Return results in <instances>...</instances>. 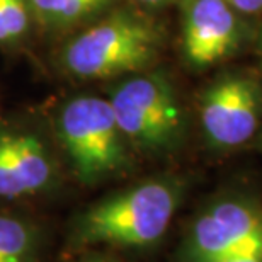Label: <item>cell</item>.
Here are the masks:
<instances>
[{"instance_id":"obj_15","label":"cell","mask_w":262,"mask_h":262,"mask_svg":"<svg viewBox=\"0 0 262 262\" xmlns=\"http://www.w3.org/2000/svg\"><path fill=\"white\" fill-rule=\"evenodd\" d=\"M82 262H109V260H107V259H104V257H101V255H91V257L83 259Z\"/></svg>"},{"instance_id":"obj_13","label":"cell","mask_w":262,"mask_h":262,"mask_svg":"<svg viewBox=\"0 0 262 262\" xmlns=\"http://www.w3.org/2000/svg\"><path fill=\"white\" fill-rule=\"evenodd\" d=\"M235 10L244 14H255L262 10V0H227Z\"/></svg>"},{"instance_id":"obj_6","label":"cell","mask_w":262,"mask_h":262,"mask_svg":"<svg viewBox=\"0 0 262 262\" xmlns=\"http://www.w3.org/2000/svg\"><path fill=\"white\" fill-rule=\"evenodd\" d=\"M199 126L209 148L230 151L257 135L262 123V87L242 73H227L199 97Z\"/></svg>"},{"instance_id":"obj_14","label":"cell","mask_w":262,"mask_h":262,"mask_svg":"<svg viewBox=\"0 0 262 262\" xmlns=\"http://www.w3.org/2000/svg\"><path fill=\"white\" fill-rule=\"evenodd\" d=\"M136 4L146 5V7H164V5H169L176 0H135Z\"/></svg>"},{"instance_id":"obj_16","label":"cell","mask_w":262,"mask_h":262,"mask_svg":"<svg viewBox=\"0 0 262 262\" xmlns=\"http://www.w3.org/2000/svg\"><path fill=\"white\" fill-rule=\"evenodd\" d=\"M259 45H260V51H262V33H260V36H259Z\"/></svg>"},{"instance_id":"obj_2","label":"cell","mask_w":262,"mask_h":262,"mask_svg":"<svg viewBox=\"0 0 262 262\" xmlns=\"http://www.w3.org/2000/svg\"><path fill=\"white\" fill-rule=\"evenodd\" d=\"M162 46V31L148 15L113 10L77 31L61 46L58 63L78 80H106L145 72Z\"/></svg>"},{"instance_id":"obj_1","label":"cell","mask_w":262,"mask_h":262,"mask_svg":"<svg viewBox=\"0 0 262 262\" xmlns=\"http://www.w3.org/2000/svg\"><path fill=\"white\" fill-rule=\"evenodd\" d=\"M186 194L177 176L135 182L92 203L75 216L68 235L72 252L89 247L150 249L165 237Z\"/></svg>"},{"instance_id":"obj_7","label":"cell","mask_w":262,"mask_h":262,"mask_svg":"<svg viewBox=\"0 0 262 262\" xmlns=\"http://www.w3.org/2000/svg\"><path fill=\"white\" fill-rule=\"evenodd\" d=\"M61 181V164L51 141L26 124H0V201L50 194Z\"/></svg>"},{"instance_id":"obj_12","label":"cell","mask_w":262,"mask_h":262,"mask_svg":"<svg viewBox=\"0 0 262 262\" xmlns=\"http://www.w3.org/2000/svg\"><path fill=\"white\" fill-rule=\"evenodd\" d=\"M208 262H262V232L250 238L242 247Z\"/></svg>"},{"instance_id":"obj_11","label":"cell","mask_w":262,"mask_h":262,"mask_svg":"<svg viewBox=\"0 0 262 262\" xmlns=\"http://www.w3.org/2000/svg\"><path fill=\"white\" fill-rule=\"evenodd\" d=\"M34 24L28 0H0V48L20 45Z\"/></svg>"},{"instance_id":"obj_17","label":"cell","mask_w":262,"mask_h":262,"mask_svg":"<svg viewBox=\"0 0 262 262\" xmlns=\"http://www.w3.org/2000/svg\"><path fill=\"white\" fill-rule=\"evenodd\" d=\"M260 148H262V135H260Z\"/></svg>"},{"instance_id":"obj_5","label":"cell","mask_w":262,"mask_h":262,"mask_svg":"<svg viewBox=\"0 0 262 262\" xmlns=\"http://www.w3.org/2000/svg\"><path fill=\"white\" fill-rule=\"evenodd\" d=\"M262 232V201L250 192L214 196L196 213L182 237L176 262H208L242 247Z\"/></svg>"},{"instance_id":"obj_3","label":"cell","mask_w":262,"mask_h":262,"mask_svg":"<svg viewBox=\"0 0 262 262\" xmlns=\"http://www.w3.org/2000/svg\"><path fill=\"white\" fill-rule=\"evenodd\" d=\"M56 145L78 182L97 186L133 165V148L124 138L107 99L77 96L55 116Z\"/></svg>"},{"instance_id":"obj_8","label":"cell","mask_w":262,"mask_h":262,"mask_svg":"<svg viewBox=\"0 0 262 262\" xmlns=\"http://www.w3.org/2000/svg\"><path fill=\"white\" fill-rule=\"evenodd\" d=\"M240 19L227 0H184L182 51L191 67L223 60L240 41Z\"/></svg>"},{"instance_id":"obj_10","label":"cell","mask_w":262,"mask_h":262,"mask_svg":"<svg viewBox=\"0 0 262 262\" xmlns=\"http://www.w3.org/2000/svg\"><path fill=\"white\" fill-rule=\"evenodd\" d=\"M113 0H28L36 24L48 29H67L99 17Z\"/></svg>"},{"instance_id":"obj_9","label":"cell","mask_w":262,"mask_h":262,"mask_svg":"<svg viewBox=\"0 0 262 262\" xmlns=\"http://www.w3.org/2000/svg\"><path fill=\"white\" fill-rule=\"evenodd\" d=\"M43 232L33 220L0 213V262H39Z\"/></svg>"},{"instance_id":"obj_4","label":"cell","mask_w":262,"mask_h":262,"mask_svg":"<svg viewBox=\"0 0 262 262\" xmlns=\"http://www.w3.org/2000/svg\"><path fill=\"white\" fill-rule=\"evenodd\" d=\"M107 101L133 151L167 157L184 143L186 111L165 73L126 75L111 89Z\"/></svg>"}]
</instances>
